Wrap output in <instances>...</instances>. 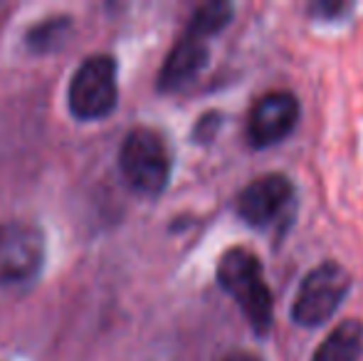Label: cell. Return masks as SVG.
Masks as SVG:
<instances>
[{
  "mask_svg": "<svg viewBox=\"0 0 363 361\" xmlns=\"http://www.w3.org/2000/svg\"><path fill=\"white\" fill-rule=\"evenodd\" d=\"M230 18H233V8H230L228 3L216 0V3L201 5V8L193 13L188 28H191L193 33L203 35V38H213V35L220 33V30L230 23Z\"/></svg>",
  "mask_w": 363,
  "mask_h": 361,
  "instance_id": "cell-10",
  "label": "cell"
},
{
  "mask_svg": "<svg viewBox=\"0 0 363 361\" xmlns=\"http://www.w3.org/2000/svg\"><path fill=\"white\" fill-rule=\"evenodd\" d=\"M291 198H294V188L282 174L259 176L257 181L247 183L238 196V213L245 223L262 228L279 221Z\"/></svg>",
  "mask_w": 363,
  "mask_h": 361,
  "instance_id": "cell-7",
  "label": "cell"
},
{
  "mask_svg": "<svg viewBox=\"0 0 363 361\" xmlns=\"http://www.w3.org/2000/svg\"><path fill=\"white\" fill-rule=\"evenodd\" d=\"M349 272L336 262H321L301 282L291 304V319L301 327H319L329 322L349 292Z\"/></svg>",
  "mask_w": 363,
  "mask_h": 361,
  "instance_id": "cell-3",
  "label": "cell"
},
{
  "mask_svg": "<svg viewBox=\"0 0 363 361\" xmlns=\"http://www.w3.org/2000/svg\"><path fill=\"white\" fill-rule=\"evenodd\" d=\"M116 106V62L109 55H91L74 70L69 109L77 119H101Z\"/></svg>",
  "mask_w": 363,
  "mask_h": 361,
  "instance_id": "cell-4",
  "label": "cell"
},
{
  "mask_svg": "<svg viewBox=\"0 0 363 361\" xmlns=\"http://www.w3.org/2000/svg\"><path fill=\"white\" fill-rule=\"evenodd\" d=\"M208 62V38L193 33L191 28H186L183 38L176 43V48L171 50V55L163 62L161 72H158V89L173 91L181 89L183 84H188Z\"/></svg>",
  "mask_w": 363,
  "mask_h": 361,
  "instance_id": "cell-8",
  "label": "cell"
},
{
  "mask_svg": "<svg viewBox=\"0 0 363 361\" xmlns=\"http://www.w3.org/2000/svg\"><path fill=\"white\" fill-rule=\"evenodd\" d=\"M299 121V101L291 91H267L255 101L247 119L252 146H272L282 141Z\"/></svg>",
  "mask_w": 363,
  "mask_h": 361,
  "instance_id": "cell-6",
  "label": "cell"
},
{
  "mask_svg": "<svg viewBox=\"0 0 363 361\" xmlns=\"http://www.w3.org/2000/svg\"><path fill=\"white\" fill-rule=\"evenodd\" d=\"M45 260V238L40 228L23 221L0 226V284L33 279Z\"/></svg>",
  "mask_w": 363,
  "mask_h": 361,
  "instance_id": "cell-5",
  "label": "cell"
},
{
  "mask_svg": "<svg viewBox=\"0 0 363 361\" xmlns=\"http://www.w3.org/2000/svg\"><path fill=\"white\" fill-rule=\"evenodd\" d=\"M223 361H259L257 357H255V354H230V357H225Z\"/></svg>",
  "mask_w": 363,
  "mask_h": 361,
  "instance_id": "cell-12",
  "label": "cell"
},
{
  "mask_svg": "<svg viewBox=\"0 0 363 361\" xmlns=\"http://www.w3.org/2000/svg\"><path fill=\"white\" fill-rule=\"evenodd\" d=\"M119 166L136 193L158 196L171 176V151L166 139L146 126L129 131L119 151Z\"/></svg>",
  "mask_w": 363,
  "mask_h": 361,
  "instance_id": "cell-2",
  "label": "cell"
},
{
  "mask_svg": "<svg viewBox=\"0 0 363 361\" xmlns=\"http://www.w3.org/2000/svg\"><path fill=\"white\" fill-rule=\"evenodd\" d=\"M218 282L247 317L257 334H267L272 327V292L262 277V265L255 252L233 248L218 262Z\"/></svg>",
  "mask_w": 363,
  "mask_h": 361,
  "instance_id": "cell-1",
  "label": "cell"
},
{
  "mask_svg": "<svg viewBox=\"0 0 363 361\" xmlns=\"http://www.w3.org/2000/svg\"><path fill=\"white\" fill-rule=\"evenodd\" d=\"M218 126H220V116L218 114L201 116V121H198V126H196V139L198 141H211L213 136H216Z\"/></svg>",
  "mask_w": 363,
  "mask_h": 361,
  "instance_id": "cell-11",
  "label": "cell"
},
{
  "mask_svg": "<svg viewBox=\"0 0 363 361\" xmlns=\"http://www.w3.org/2000/svg\"><path fill=\"white\" fill-rule=\"evenodd\" d=\"M363 354V324L359 319L341 322L329 337L321 342L311 361H359Z\"/></svg>",
  "mask_w": 363,
  "mask_h": 361,
  "instance_id": "cell-9",
  "label": "cell"
}]
</instances>
